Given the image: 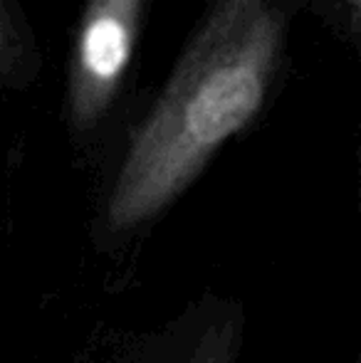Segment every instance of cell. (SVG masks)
<instances>
[{"mask_svg":"<svg viewBox=\"0 0 361 363\" xmlns=\"http://www.w3.org/2000/svg\"><path fill=\"white\" fill-rule=\"evenodd\" d=\"M297 8L309 10L361 57V0H297Z\"/></svg>","mask_w":361,"mask_h":363,"instance_id":"obj_5","label":"cell"},{"mask_svg":"<svg viewBox=\"0 0 361 363\" xmlns=\"http://www.w3.org/2000/svg\"><path fill=\"white\" fill-rule=\"evenodd\" d=\"M240 314L231 304L193 306L159 336L166 363H238Z\"/></svg>","mask_w":361,"mask_h":363,"instance_id":"obj_3","label":"cell"},{"mask_svg":"<svg viewBox=\"0 0 361 363\" xmlns=\"http://www.w3.org/2000/svg\"><path fill=\"white\" fill-rule=\"evenodd\" d=\"M297 0H211L159 96L134 126L96 230L124 240L161 218L218 151L265 111Z\"/></svg>","mask_w":361,"mask_h":363,"instance_id":"obj_1","label":"cell"},{"mask_svg":"<svg viewBox=\"0 0 361 363\" xmlns=\"http://www.w3.org/2000/svg\"><path fill=\"white\" fill-rule=\"evenodd\" d=\"M146 0H84L67 69L65 116L84 144L109 121L129 74Z\"/></svg>","mask_w":361,"mask_h":363,"instance_id":"obj_2","label":"cell"},{"mask_svg":"<svg viewBox=\"0 0 361 363\" xmlns=\"http://www.w3.org/2000/svg\"><path fill=\"white\" fill-rule=\"evenodd\" d=\"M35 35L15 0H0V86L28 89L40 74Z\"/></svg>","mask_w":361,"mask_h":363,"instance_id":"obj_4","label":"cell"}]
</instances>
